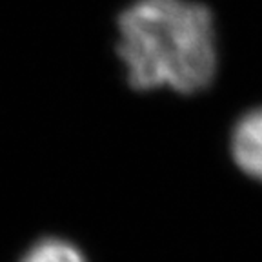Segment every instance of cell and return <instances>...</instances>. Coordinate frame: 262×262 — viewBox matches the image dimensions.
Instances as JSON below:
<instances>
[{"label":"cell","instance_id":"cell-2","mask_svg":"<svg viewBox=\"0 0 262 262\" xmlns=\"http://www.w3.org/2000/svg\"><path fill=\"white\" fill-rule=\"evenodd\" d=\"M231 153L246 175L262 182V107L246 113L237 122L231 137Z\"/></svg>","mask_w":262,"mask_h":262},{"label":"cell","instance_id":"cell-1","mask_svg":"<svg viewBox=\"0 0 262 262\" xmlns=\"http://www.w3.org/2000/svg\"><path fill=\"white\" fill-rule=\"evenodd\" d=\"M117 51L131 88L199 93L217 75L213 13L195 0H135L119 16Z\"/></svg>","mask_w":262,"mask_h":262},{"label":"cell","instance_id":"cell-3","mask_svg":"<svg viewBox=\"0 0 262 262\" xmlns=\"http://www.w3.org/2000/svg\"><path fill=\"white\" fill-rule=\"evenodd\" d=\"M20 262H86V258L71 242L49 237L33 244Z\"/></svg>","mask_w":262,"mask_h":262}]
</instances>
